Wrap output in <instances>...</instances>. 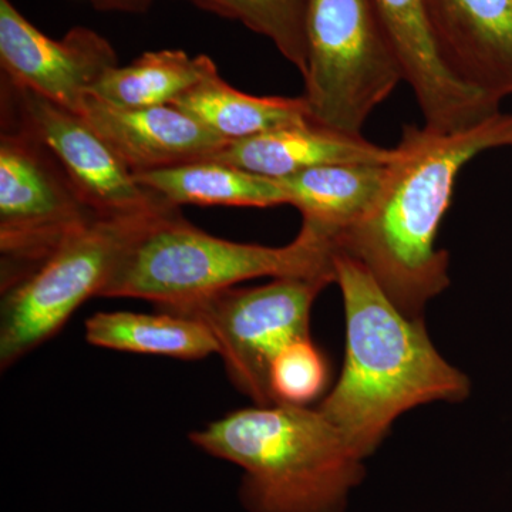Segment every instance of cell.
Wrapping results in <instances>:
<instances>
[{
    "label": "cell",
    "mask_w": 512,
    "mask_h": 512,
    "mask_svg": "<svg viewBox=\"0 0 512 512\" xmlns=\"http://www.w3.org/2000/svg\"><path fill=\"white\" fill-rule=\"evenodd\" d=\"M84 328L87 342L97 348L183 360L218 355L210 330L171 313L99 312L86 320Z\"/></svg>",
    "instance_id": "18"
},
{
    "label": "cell",
    "mask_w": 512,
    "mask_h": 512,
    "mask_svg": "<svg viewBox=\"0 0 512 512\" xmlns=\"http://www.w3.org/2000/svg\"><path fill=\"white\" fill-rule=\"evenodd\" d=\"M99 218L46 144L18 121L2 116V292L33 274Z\"/></svg>",
    "instance_id": "6"
},
{
    "label": "cell",
    "mask_w": 512,
    "mask_h": 512,
    "mask_svg": "<svg viewBox=\"0 0 512 512\" xmlns=\"http://www.w3.org/2000/svg\"><path fill=\"white\" fill-rule=\"evenodd\" d=\"M396 148L370 143L318 123L281 128L247 140L232 141L210 160L262 175L281 178L333 164H390Z\"/></svg>",
    "instance_id": "14"
},
{
    "label": "cell",
    "mask_w": 512,
    "mask_h": 512,
    "mask_svg": "<svg viewBox=\"0 0 512 512\" xmlns=\"http://www.w3.org/2000/svg\"><path fill=\"white\" fill-rule=\"evenodd\" d=\"M333 265L345 306V360L318 409L366 460L402 414L463 402L471 383L441 356L423 318L400 311L365 266L340 251Z\"/></svg>",
    "instance_id": "2"
},
{
    "label": "cell",
    "mask_w": 512,
    "mask_h": 512,
    "mask_svg": "<svg viewBox=\"0 0 512 512\" xmlns=\"http://www.w3.org/2000/svg\"><path fill=\"white\" fill-rule=\"evenodd\" d=\"M0 63L10 82L74 113L101 77L119 66L113 46L99 33L74 28L62 40L50 39L10 0H0Z\"/></svg>",
    "instance_id": "10"
},
{
    "label": "cell",
    "mask_w": 512,
    "mask_h": 512,
    "mask_svg": "<svg viewBox=\"0 0 512 512\" xmlns=\"http://www.w3.org/2000/svg\"><path fill=\"white\" fill-rule=\"evenodd\" d=\"M191 443L241 468L248 512H346L366 476L365 458L319 409L292 404L228 413Z\"/></svg>",
    "instance_id": "3"
},
{
    "label": "cell",
    "mask_w": 512,
    "mask_h": 512,
    "mask_svg": "<svg viewBox=\"0 0 512 512\" xmlns=\"http://www.w3.org/2000/svg\"><path fill=\"white\" fill-rule=\"evenodd\" d=\"M134 173L210 160L228 141L171 106H113L87 94L79 113Z\"/></svg>",
    "instance_id": "12"
},
{
    "label": "cell",
    "mask_w": 512,
    "mask_h": 512,
    "mask_svg": "<svg viewBox=\"0 0 512 512\" xmlns=\"http://www.w3.org/2000/svg\"><path fill=\"white\" fill-rule=\"evenodd\" d=\"M175 205L100 217L26 276L2 292L0 365L8 369L55 336L92 296H100L134 238Z\"/></svg>",
    "instance_id": "7"
},
{
    "label": "cell",
    "mask_w": 512,
    "mask_h": 512,
    "mask_svg": "<svg viewBox=\"0 0 512 512\" xmlns=\"http://www.w3.org/2000/svg\"><path fill=\"white\" fill-rule=\"evenodd\" d=\"M444 60L461 82L512 94V0H427Z\"/></svg>",
    "instance_id": "13"
},
{
    "label": "cell",
    "mask_w": 512,
    "mask_h": 512,
    "mask_svg": "<svg viewBox=\"0 0 512 512\" xmlns=\"http://www.w3.org/2000/svg\"><path fill=\"white\" fill-rule=\"evenodd\" d=\"M305 97L313 123L350 134L404 80L373 0H308Z\"/></svg>",
    "instance_id": "5"
},
{
    "label": "cell",
    "mask_w": 512,
    "mask_h": 512,
    "mask_svg": "<svg viewBox=\"0 0 512 512\" xmlns=\"http://www.w3.org/2000/svg\"><path fill=\"white\" fill-rule=\"evenodd\" d=\"M396 158L376 204L340 235L336 251L352 256L410 318L450 286L448 252L437 248L441 221L464 165L494 148H512V113L454 133L404 124Z\"/></svg>",
    "instance_id": "1"
},
{
    "label": "cell",
    "mask_w": 512,
    "mask_h": 512,
    "mask_svg": "<svg viewBox=\"0 0 512 512\" xmlns=\"http://www.w3.org/2000/svg\"><path fill=\"white\" fill-rule=\"evenodd\" d=\"M2 116L18 121L46 144L100 217L136 214L170 204L141 187L133 171L80 114L5 76Z\"/></svg>",
    "instance_id": "9"
},
{
    "label": "cell",
    "mask_w": 512,
    "mask_h": 512,
    "mask_svg": "<svg viewBox=\"0 0 512 512\" xmlns=\"http://www.w3.org/2000/svg\"><path fill=\"white\" fill-rule=\"evenodd\" d=\"M171 106L190 114L228 143L313 121L305 97H258L239 92L222 79L217 67Z\"/></svg>",
    "instance_id": "16"
},
{
    "label": "cell",
    "mask_w": 512,
    "mask_h": 512,
    "mask_svg": "<svg viewBox=\"0 0 512 512\" xmlns=\"http://www.w3.org/2000/svg\"><path fill=\"white\" fill-rule=\"evenodd\" d=\"M390 164L323 165L278 181L289 205L301 212L302 225L336 245L343 232L372 210L389 177Z\"/></svg>",
    "instance_id": "15"
},
{
    "label": "cell",
    "mask_w": 512,
    "mask_h": 512,
    "mask_svg": "<svg viewBox=\"0 0 512 512\" xmlns=\"http://www.w3.org/2000/svg\"><path fill=\"white\" fill-rule=\"evenodd\" d=\"M137 183L175 207L271 208L289 205L288 194L274 178L249 173L214 160L195 161L161 170L134 173Z\"/></svg>",
    "instance_id": "17"
},
{
    "label": "cell",
    "mask_w": 512,
    "mask_h": 512,
    "mask_svg": "<svg viewBox=\"0 0 512 512\" xmlns=\"http://www.w3.org/2000/svg\"><path fill=\"white\" fill-rule=\"evenodd\" d=\"M377 15L412 87L424 126L454 133L500 113L501 101L451 72L441 53L427 0H373Z\"/></svg>",
    "instance_id": "11"
},
{
    "label": "cell",
    "mask_w": 512,
    "mask_h": 512,
    "mask_svg": "<svg viewBox=\"0 0 512 512\" xmlns=\"http://www.w3.org/2000/svg\"><path fill=\"white\" fill-rule=\"evenodd\" d=\"M335 252L332 239L306 225L285 247L228 241L194 227L175 207L128 245L100 298L144 299L165 309L265 276L335 284Z\"/></svg>",
    "instance_id": "4"
},
{
    "label": "cell",
    "mask_w": 512,
    "mask_h": 512,
    "mask_svg": "<svg viewBox=\"0 0 512 512\" xmlns=\"http://www.w3.org/2000/svg\"><path fill=\"white\" fill-rule=\"evenodd\" d=\"M202 9L239 20L259 35L268 37L288 62L305 76L306 3L308 0H188Z\"/></svg>",
    "instance_id": "20"
},
{
    "label": "cell",
    "mask_w": 512,
    "mask_h": 512,
    "mask_svg": "<svg viewBox=\"0 0 512 512\" xmlns=\"http://www.w3.org/2000/svg\"><path fill=\"white\" fill-rule=\"evenodd\" d=\"M215 67L211 57H191L183 50L146 52L128 66L110 69L90 94L127 109L167 106L202 82Z\"/></svg>",
    "instance_id": "19"
},
{
    "label": "cell",
    "mask_w": 512,
    "mask_h": 512,
    "mask_svg": "<svg viewBox=\"0 0 512 512\" xmlns=\"http://www.w3.org/2000/svg\"><path fill=\"white\" fill-rule=\"evenodd\" d=\"M329 365L311 339L298 340L282 350L271 366L269 384L276 404L306 406L322 394Z\"/></svg>",
    "instance_id": "21"
},
{
    "label": "cell",
    "mask_w": 512,
    "mask_h": 512,
    "mask_svg": "<svg viewBox=\"0 0 512 512\" xmlns=\"http://www.w3.org/2000/svg\"><path fill=\"white\" fill-rule=\"evenodd\" d=\"M329 285L322 279L276 278L266 285L232 286L157 311L202 323L217 340L232 384L255 406H272V363L292 343L311 339L313 303Z\"/></svg>",
    "instance_id": "8"
}]
</instances>
